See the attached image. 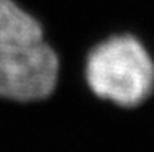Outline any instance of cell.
I'll return each instance as SVG.
<instances>
[{
  "mask_svg": "<svg viewBox=\"0 0 154 152\" xmlns=\"http://www.w3.org/2000/svg\"><path fill=\"white\" fill-rule=\"evenodd\" d=\"M61 59L41 21L17 0H0V98L46 100L56 90Z\"/></svg>",
  "mask_w": 154,
  "mask_h": 152,
  "instance_id": "obj_1",
  "label": "cell"
},
{
  "mask_svg": "<svg viewBox=\"0 0 154 152\" xmlns=\"http://www.w3.org/2000/svg\"><path fill=\"white\" fill-rule=\"evenodd\" d=\"M82 77L97 100L138 108L154 93V57L136 34L112 33L87 51Z\"/></svg>",
  "mask_w": 154,
  "mask_h": 152,
  "instance_id": "obj_2",
  "label": "cell"
}]
</instances>
